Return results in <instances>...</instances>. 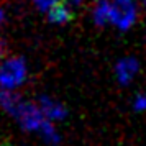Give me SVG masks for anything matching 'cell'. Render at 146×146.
Here are the masks:
<instances>
[{
  "label": "cell",
  "instance_id": "obj_1",
  "mask_svg": "<svg viewBox=\"0 0 146 146\" xmlns=\"http://www.w3.org/2000/svg\"><path fill=\"white\" fill-rule=\"evenodd\" d=\"M28 77V66L23 58H7L0 61V89L18 90Z\"/></svg>",
  "mask_w": 146,
  "mask_h": 146
},
{
  "label": "cell",
  "instance_id": "obj_2",
  "mask_svg": "<svg viewBox=\"0 0 146 146\" xmlns=\"http://www.w3.org/2000/svg\"><path fill=\"white\" fill-rule=\"evenodd\" d=\"M13 118L27 131H40L41 126L44 125V121L48 120L38 104L27 102V100H21L17 112L13 113Z\"/></svg>",
  "mask_w": 146,
  "mask_h": 146
},
{
  "label": "cell",
  "instance_id": "obj_3",
  "mask_svg": "<svg viewBox=\"0 0 146 146\" xmlns=\"http://www.w3.org/2000/svg\"><path fill=\"white\" fill-rule=\"evenodd\" d=\"M138 18V8L133 3V0L126 2H113V15L112 25L121 31H126L136 23Z\"/></svg>",
  "mask_w": 146,
  "mask_h": 146
},
{
  "label": "cell",
  "instance_id": "obj_4",
  "mask_svg": "<svg viewBox=\"0 0 146 146\" xmlns=\"http://www.w3.org/2000/svg\"><path fill=\"white\" fill-rule=\"evenodd\" d=\"M139 71V62L135 58H123L115 66V76L121 86H128Z\"/></svg>",
  "mask_w": 146,
  "mask_h": 146
},
{
  "label": "cell",
  "instance_id": "obj_5",
  "mask_svg": "<svg viewBox=\"0 0 146 146\" xmlns=\"http://www.w3.org/2000/svg\"><path fill=\"white\" fill-rule=\"evenodd\" d=\"M38 105L40 108L43 110L44 113V117L48 120H51V121H61V120L66 118V108L64 105H61L58 100L51 99V97H48V95H43L40 100H38Z\"/></svg>",
  "mask_w": 146,
  "mask_h": 146
},
{
  "label": "cell",
  "instance_id": "obj_6",
  "mask_svg": "<svg viewBox=\"0 0 146 146\" xmlns=\"http://www.w3.org/2000/svg\"><path fill=\"white\" fill-rule=\"evenodd\" d=\"M112 15H113V0H99L92 10V18L95 25L105 27L112 25Z\"/></svg>",
  "mask_w": 146,
  "mask_h": 146
},
{
  "label": "cell",
  "instance_id": "obj_7",
  "mask_svg": "<svg viewBox=\"0 0 146 146\" xmlns=\"http://www.w3.org/2000/svg\"><path fill=\"white\" fill-rule=\"evenodd\" d=\"M72 10L74 8L67 3V2H58L54 7H51L48 10V17H49V21H53L56 25H64L72 18Z\"/></svg>",
  "mask_w": 146,
  "mask_h": 146
},
{
  "label": "cell",
  "instance_id": "obj_8",
  "mask_svg": "<svg viewBox=\"0 0 146 146\" xmlns=\"http://www.w3.org/2000/svg\"><path fill=\"white\" fill-rule=\"evenodd\" d=\"M21 97L17 94V90H8V89H0V108L5 110L8 115L13 117L18 105L21 104Z\"/></svg>",
  "mask_w": 146,
  "mask_h": 146
},
{
  "label": "cell",
  "instance_id": "obj_9",
  "mask_svg": "<svg viewBox=\"0 0 146 146\" xmlns=\"http://www.w3.org/2000/svg\"><path fill=\"white\" fill-rule=\"evenodd\" d=\"M38 133L41 135V138L44 139L48 145H58L61 139L59 133H58V130H56V126H54V123L51 120H46L44 125L41 126V130Z\"/></svg>",
  "mask_w": 146,
  "mask_h": 146
},
{
  "label": "cell",
  "instance_id": "obj_10",
  "mask_svg": "<svg viewBox=\"0 0 146 146\" xmlns=\"http://www.w3.org/2000/svg\"><path fill=\"white\" fill-rule=\"evenodd\" d=\"M58 2H61V0H33V3L36 5V8L41 10V12H48V10L51 7H54Z\"/></svg>",
  "mask_w": 146,
  "mask_h": 146
},
{
  "label": "cell",
  "instance_id": "obj_11",
  "mask_svg": "<svg viewBox=\"0 0 146 146\" xmlns=\"http://www.w3.org/2000/svg\"><path fill=\"white\" fill-rule=\"evenodd\" d=\"M133 108L136 112H146V94H139L133 100Z\"/></svg>",
  "mask_w": 146,
  "mask_h": 146
},
{
  "label": "cell",
  "instance_id": "obj_12",
  "mask_svg": "<svg viewBox=\"0 0 146 146\" xmlns=\"http://www.w3.org/2000/svg\"><path fill=\"white\" fill-rule=\"evenodd\" d=\"M82 2H84V0H67V3H69L72 8H77L80 3H82Z\"/></svg>",
  "mask_w": 146,
  "mask_h": 146
},
{
  "label": "cell",
  "instance_id": "obj_13",
  "mask_svg": "<svg viewBox=\"0 0 146 146\" xmlns=\"http://www.w3.org/2000/svg\"><path fill=\"white\" fill-rule=\"evenodd\" d=\"M3 51H5V44H3V41L0 38V59H2V56H3Z\"/></svg>",
  "mask_w": 146,
  "mask_h": 146
},
{
  "label": "cell",
  "instance_id": "obj_14",
  "mask_svg": "<svg viewBox=\"0 0 146 146\" xmlns=\"http://www.w3.org/2000/svg\"><path fill=\"white\" fill-rule=\"evenodd\" d=\"M3 20H5V13H3V10L0 8V25L3 23Z\"/></svg>",
  "mask_w": 146,
  "mask_h": 146
},
{
  "label": "cell",
  "instance_id": "obj_15",
  "mask_svg": "<svg viewBox=\"0 0 146 146\" xmlns=\"http://www.w3.org/2000/svg\"><path fill=\"white\" fill-rule=\"evenodd\" d=\"M113 2H126V0H113Z\"/></svg>",
  "mask_w": 146,
  "mask_h": 146
},
{
  "label": "cell",
  "instance_id": "obj_16",
  "mask_svg": "<svg viewBox=\"0 0 146 146\" xmlns=\"http://www.w3.org/2000/svg\"><path fill=\"white\" fill-rule=\"evenodd\" d=\"M143 3H145V7H146V0H143Z\"/></svg>",
  "mask_w": 146,
  "mask_h": 146
}]
</instances>
